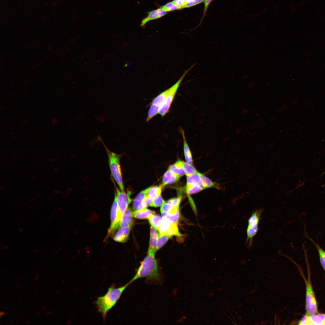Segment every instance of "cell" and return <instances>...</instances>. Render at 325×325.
<instances>
[{
  "label": "cell",
  "instance_id": "obj_39",
  "mask_svg": "<svg viewBox=\"0 0 325 325\" xmlns=\"http://www.w3.org/2000/svg\"></svg>",
  "mask_w": 325,
  "mask_h": 325
},
{
  "label": "cell",
  "instance_id": "obj_31",
  "mask_svg": "<svg viewBox=\"0 0 325 325\" xmlns=\"http://www.w3.org/2000/svg\"><path fill=\"white\" fill-rule=\"evenodd\" d=\"M161 8L167 12L180 9L179 8L172 2L168 3Z\"/></svg>",
  "mask_w": 325,
  "mask_h": 325
},
{
  "label": "cell",
  "instance_id": "obj_3",
  "mask_svg": "<svg viewBox=\"0 0 325 325\" xmlns=\"http://www.w3.org/2000/svg\"><path fill=\"white\" fill-rule=\"evenodd\" d=\"M99 138L104 145L107 152L111 175L121 190L124 191L120 163V156L110 150L106 146L100 137Z\"/></svg>",
  "mask_w": 325,
  "mask_h": 325
},
{
  "label": "cell",
  "instance_id": "obj_5",
  "mask_svg": "<svg viewBox=\"0 0 325 325\" xmlns=\"http://www.w3.org/2000/svg\"><path fill=\"white\" fill-rule=\"evenodd\" d=\"M193 66L194 65H193L188 70H186L177 81L172 86L169 88V91L165 102L159 112V113L162 117L169 113L172 103L181 83L187 73Z\"/></svg>",
  "mask_w": 325,
  "mask_h": 325
},
{
  "label": "cell",
  "instance_id": "obj_26",
  "mask_svg": "<svg viewBox=\"0 0 325 325\" xmlns=\"http://www.w3.org/2000/svg\"><path fill=\"white\" fill-rule=\"evenodd\" d=\"M201 178L203 186L204 188L215 187L218 188V185L204 175L201 174Z\"/></svg>",
  "mask_w": 325,
  "mask_h": 325
},
{
  "label": "cell",
  "instance_id": "obj_25",
  "mask_svg": "<svg viewBox=\"0 0 325 325\" xmlns=\"http://www.w3.org/2000/svg\"><path fill=\"white\" fill-rule=\"evenodd\" d=\"M161 213L162 218H166L170 221L178 224L180 215L179 210L173 214H170L167 212H162Z\"/></svg>",
  "mask_w": 325,
  "mask_h": 325
},
{
  "label": "cell",
  "instance_id": "obj_15",
  "mask_svg": "<svg viewBox=\"0 0 325 325\" xmlns=\"http://www.w3.org/2000/svg\"><path fill=\"white\" fill-rule=\"evenodd\" d=\"M153 226H151L150 231V238L148 252L155 253L156 250V247L158 234Z\"/></svg>",
  "mask_w": 325,
  "mask_h": 325
},
{
  "label": "cell",
  "instance_id": "obj_22",
  "mask_svg": "<svg viewBox=\"0 0 325 325\" xmlns=\"http://www.w3.org/2000/svg\"><path fill=\"white\" fill-rule=\"evenodd\" d=\"M172 236L164 233H159L158 235L156 250L162 247Z\"/></svg>",
  "mask_w": 325,
  "mask_h": 325
},
{
  "label": "cell",
  "instance_id": "obj_20",
  "mask_svg": "<svg viewBox=\"0 0 325 325\" xmlns=\"http://www.w3.org/2000/svg\"><path fill=\"white\" fill-rule=\"evenodd\" d=\"M311 325H323L325 324V314H318L309 315Z\"/></svg>",
  "mask_w": 325,
  "mask_h": 325
},
{
  "label": "cell",
  "instance_id": "obj_16",
  "mask_svg": "<svg viewBox=\"0 0 325 325\" xmlns=\"http://www.w3.org/2000/svg\"><path fill=\"white\" fill-rule=\"evenodd\" d=\"M201 174L197 172L190 175L187 176V186H197L204 189L203 186L201 176Z\"/></svg>",
  "mask_w": 325,
  "mask_h": 325
},
{
  "label": "cell",
  "instance_id": "obj_29",
  "mask_svg": "<svg viewBox=\"0 0 325 325\" xmlns=\"http://www.w3.org/2000/svg\"><path fill=\"white\" fill-rule=\"evenodd\" d=\"M204 189L197 186H187L185 187V191L188 195L198 193Z\"/></svg>",
  "mask_w": 325,
  "mask_h": 325
},
{
  "label": "cell",
  "instance_id": "obj_8",
  "mask_svg": "<svg viewBox=\"0 0 325 325\" xmlns=\"http://www.w3.org/2000/svg\"><path fill=\"white\" fill-rule=\"evenodd\" d=\"M159 231V233L166 234L172 236H175L179 238L182 236L179 231L178 224L164 218H162Z\"/></svg>",
  "mask_w": 325,
  "mask_h": 325
},
{
  "label": "cell",
  "instance_id": "obj_32",
  "mask_svg": "<svg viewBox=\"0 0 325 325\" xmlns=\"http://www.w3.org/2000/svg\"><path fill=\"white\" fill-rule=\"evenodd\" d=\"M182 198V195L181 193L176 198H172L169 200L168 201L174 207L179 209V206L181 203Z\"/></svg>",
  "mask_w": 325,
  "mask_h": 325
},
{
  "label": "cell",
  "instance_id": "obj_9",
  "mask_svg": "<svg viewBox=\"0 0 325 325\" xmlns=\"http://www.w3.org/2000/svg\"><path fill=\"white\" fill-rule=\"evenodd\" d=\"M118 206L116 195L115 192L114 198L113 203L110 212L111 224L109 228L106 237L107 239L110 236L113 235L118 228L117 223Z\"/></svg>",
  "mask_w": 325,
  "mask_h": 325
},
{
  "label": "cell",
  "instance_id": "obj_14",
  "mask_svg": "<svg viewBox=\"0 0 325 325\" xmlns=\"http://www.w3.org/2000/svg\"><path fill=\"white\" fill-rule=\"evenodd\" d=\"M150 187L140 192L134 200L133 208L134 210H137L144 208L143 201L148 194Z\"/></svg>",
  "mask_w": 325,
  "mask_h": 325
},
{
  "label": "cell",
  "instance_id": "obj_23",
  "mask_svg": "<svg viewBox=\"0 0 325 325\" xmlns=\"http://www.w3.org/2000/svg\"><path fill=\"white\" fill-rule=\"evenodd\" d=\"M163 187L161 184L159 186L150 187L147 195L153 200L161 194L162 190Z\"/></svg>",
  "mask_w": 325,
  "mask_h": 325
},
{
  "label": "cell",
  "instance_id": "obj_24",
  "mask_svg": "<svg viewBox=\"0 0 325 325\" xmlns=\"http://www.w3.org/2000/svg\"><path fill=\"white\" fill-rule=\"evenodd\" d=\"M179 210V209L174 207L168 201L163 203L160 208L161 212H167L170 214H174Z\"/></svg>",
  "mask_w": 325,
  "mask_h": 325
},
{
  "label": "cell",
  "instance_id": "obj_2",
  "mask_svg": "<svg viewBox=\"0 0 325 325\" xmlns=\"http://www.w3.org/2000/svg\"><path fill=\"white\" fill-rule=\"evenodd\" d=\"M155 254L148 252L147 255L137 270L135 274L129 281L130 284L139 278L144 277L149 280H160L161 276Z\"/></svg>",
  "mask_w": 325,
  "mask_h": 325
},
{
  "label": "cell",
  "instance_id": "obj_1",
  "mask_svg": "<svg viewBox=\"0 0 325 325\" xmlns=\"http://www.w3.org/2000/svg\"><path fill=\"white\" fill-rule=\"evenodd\" d=\"M130 284L128 282L118 288L113 285L109 288L104 295L97 298L95 304L98 311L101 314L104 320L107 312L116 305L123 291Z\"/></svg>",
  "mask_w": 325,
  "mask_h": 325
},
{
  "label": "cell",
  "instance_id": "obj_28",
  "mask_svg": "<svg viewBox=\"0 0 325 325\" xmlns=\"http://www.w3.org/2000/svg\"><path fill=\"white\" fill-rule=\"evenodd\" d=\"M184 167L185 175L187 176L190 175L198 172L195 168L192 165L187 162H184Z\"/></svg>",
  "mask_w": 325,
  "mask_h": 325
},
{
  "label": "cell",
  "instance_id": "obj_19",
  "mask_svg": "<svg viewBox=\"0 0 325 325\" xmlns=\"http://www.w3.org/2000/svg\"><path fill=\"white\" fill-rule=\"evenodd\" d=\"M155 212L146 208L134 210L132 212L133 216L135 218L144 219L148 218L151 215L154 214Z\"/></svg>",
  "mask_w": 325,
  "mask_h": 325
},
{
  "label": "cell",
  "instance_id": "obj_12",
  "mask_svg": "<svg viewBox=\"0 0 325 325\" xmlns=\"http://www.w3.org/2000/svg\"><path fill=\"white\" fill-rule=\"evenodd\" d=\"M180 177L168 169L165 173L161 185L164 187L166 185L178 181Z\"/></svg>",
  "mask_w": 325,
  "mask_h": 325
},
{
  "label": "cell",
  "instance_id": "obj_13",
  "mask_svg": "<svg viewBox=\"0 0 325 325\" xmlns=\"http://www.w3.org/2000/svg\"><path fill=\"white\" fill-rule=\"evenodd\" d=\"M132 211L130 208H127L123 214L119 222V229L132 226L133 224Z\"/></svg>",
  "mask_w": 325,
  "mask_h": 325
},
{
  "label": "cell",
  "instance_id": "obj_33",
  "mask_svg": "<svg viewBox=\"0 0 325 325\" xmlns=\"http://www.w3.org/2000/svg\"><path fill=\"white\" fill-rule=\"evenodd\" d=\"M298 324L301 325H311L309 320V315L306 314L304 315L299 321Z\"/></svg>",
  "mask_w": 325,
  "mask_h": 325
},
{
  "label": "cell",
  "instance_id": "obj_30",
  "mask_svg": "<svg viewBox=\"0 0 325 325\" xmlns=\"http://www.w3.org/2000/svg\"><path fill=\"white\" fill-rule=\"evenodd\" d=\"M165 202L161 194L153 200L150 206L153 207H158L161 206Z\"/></svg>",
  "mask_w": 325,
  "mask_h": 325
},
{
  "label": "cell",
  "instance_id": "obj_18",
  "mask_svg": "<svg viewBox=\"0 0 325 325\" xmlns=\"http://www.w3.org/2000/svg\"><path fill=\"white\" fill-rule=\"evenodd\" d=\"M184 162L180 160H178L174 164L170 166L169 169L180 177L185 175L184 167Z\"/></svg>",
  "mask_w": 325,
  "mask_h": 325
},
{
  "label": "cell",
  "instance_id": "obj_10",
  "mask_svg": "<svg viewBox=\"0 0 325 325\" xmlns=\"http://www.w3.org/2000/svg\"><path fill=\"white\" fill-rule=\"evenodd\" d=\"M132 226L119 228L113 237V240L117 242L125 243L128 240Z\"/></svg>",
  "mask_w": 325,
  "mask_h": 325
},
{
  "label": "cell",
  "instance_id": "obj_36",
  "mask_svg": "<svg viewBox=\"0 0 325 325\" xmlns=\"http://www.w3.org/2000/svg\"><path fill=\"white\" fill-rule=\"evenodd\" d=\"M204 0H193V1L187 3L185 6V8L190 7L194 5L198 4Z\"/></svg>",
  "mask_w": 325,
  "mask_h": 325
},
{
  "label": "cell",
  "instance_id": "obj_27",
  "mask_svg": "<svg viewBox=\"0 0 325 325\" xmlns=\"http://www.w3.org/2000/svg\"><path fill=\"white\" fill-rule=\"evenodd\" d=\"M315 246L318 252L320 264L325 272V251L319 245L311 240Z\"/></svg>",
  "mask_w": 325,
  "mask_h": 325
},
{
  "label": "cell",
  "instance_id": "obj_34",
  "mask_svg": "<svg viewBox=\"0 0 325 325\" xmlns=\"http://www.w3.org/2000/svg\"><path fill=\"white\" fill-rule=\"evenodd\" d=\"M172 2L177 5L180 9L185 8L186 5V0H174Z\"/></svg>",
  "mask_w": 325,
  "mask_h": 325
},
{
  "label": "cell",
  "instance_id": "obj_37",
  "mask_svg": "<svg viewBox=\"0 0 325 325\" xmlns=\"http://www.w3.org/2000/svg\"><path fill=\"white\" fill-rule=\"evenodd\" d=\"M204 7L203 14H205L208 7L212 0H204Z\"/></svg>",
  "mask_w": 325,
  "mask_h": 325
},
{
  "label": "cell",
  "instance_id": "obj_6",
  "mask_svg": "<svg viewBox=\"0 0 325 325\" xmlns=\"http://www.w3.org/2000/svg\"><path fill=\"white\" fill-rule=\"evenodd\" d=\"M305 283L306 314L311 315L317 313V304L309 276L308 279L305 280Z\"/></svg>",
  "mask_w": 325,
  "mask_h": 325
},
{
  "label": "cell",
  "instance_id": "obj_7",
  "mask_svg": "<svg viewBox=\"0 0 325 325\" xmlns=\"http://www.w3.org/2000/svg\"><path fill=\"white\" fill-rule=\"evenodd\" d=\"M116 189L115 192L118 206L117 223L119 228V223L122 216L127 209L129 204L132 201V199L130 198V191H128L125 192L124 191L119 190L116 187Z\"/></svg>",
  "mask_w": 325,
  "mask_h": 325
},
{
  "label": "cell",
  "instance_id": "obj_21",
  "mask_svg": "<svg viewBox=\"0 0 325 325\" xmlns=\"http://www.w3.org/2000/svg\"><path fill=\"white\" fill-rule=\"evenodd\" d=\"M162 218L159 215L153 214L148 219L151 226L159 231Z\"/></svg>",
  "mask_w": 325,
  "mask_h": 325
},
{
  "label": "cell",
  "instance_id": "obj_11",
  "mask_svg": "<svg viewBox=\"0 0 325 325\" xmlns=\"http://www.w3.org/2000/svg\"><path fill=\"white\" fill-rule=\"evenodd\" d=\"M166 13L167 12L163 10L161 7L150 11L148 13L147 16L142 21L141 26H143L149 21L161 17L165 15Z\"/></svg>",
  "mask_w": 325,
  "mask_h": 325
},
{
  "label": "cell",
  "instance_id": "obj_17",
  "mask_svg": "<svg viewBox=\"0 0 325 325\" xmlns=\"http://www.w3.org/2000/svg\"><path fill=\"white\" fill-rule=\"evenodd\" d=\"M181 132L183 138V149L186 162L192 164L193 163V160L192 155L189 146L186 140L184 131L182 129H181Z\"/></svg>",
  "mask_w": 325,
  "mask_h": 325
},
{
  "label": "cell",
  "instance_id": "obj_38",
  "mask_svg": "<svg viewBox=\"0 0 325 325\" xmlns=\"http://www.w3.org/2000/svg\"><path fill=\"white\" fill-rule=\"evenodd\" d=\"M193 0H186V4H187V3H188V2H190L191 1H193Z\"/></svg>",
  "mask_w": 325,
  "mask_h": 325
},
{
  "label": "cell",
  "instance_id": "obj_4",
  "mask_svg": "<svg viewBox=\"0 0 325 325\" xmlns=\"http://www.w3.org/2000/svg\"><path fill=\"white\" fill-rule=\"evenodd\" d=\"M262 209H257L253 212L248 219L246 232V243L249 248L251 247L253 239L258 231V225Z\"/></svg>",
  "mask_w": 325,
  "mask_h": 325
},
{
  "label": "cell",
  "instance_id": "obj_35",
  "mask_svg": "<svg viewBox=\"0 0 325 325\" xmlns=\"http://www.w3.org/2000/svg\"><path fill=\"white\" fill-rule=\"evenodd\" d=\"M153 200L152 198L149 197L148 195L146 196L143 201L144 208H146L147 207L150 205Z\"/></svg>",
  "mask_w": 325,
  "mask_h": 325
}]
</instances>
